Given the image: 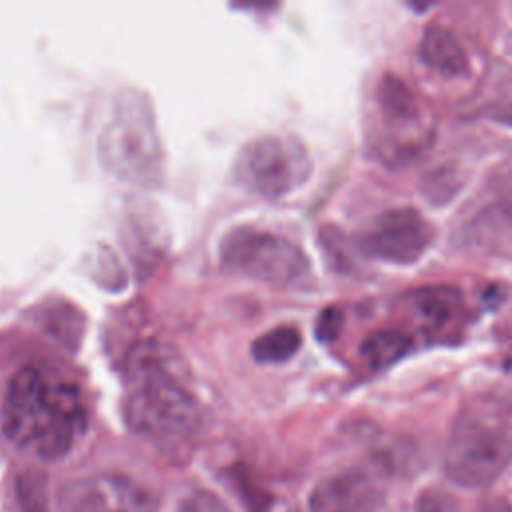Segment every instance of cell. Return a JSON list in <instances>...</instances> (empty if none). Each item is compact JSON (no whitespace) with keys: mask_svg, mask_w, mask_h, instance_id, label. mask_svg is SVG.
Masks as SVG:
<instances>
[{"mask_svg":"<svg viewBox=\"0 0 512 512\" xmlns=\"http://www.w3.org/2000/svg\"><path fill=\"white\" fill-rule=\"evenodd\" d=\"M88 426V410L76 382L46 362L18 368L6 388L4 436L44 460L66 456Z\"/></svg>","mask_w":512,"mask_h":512,"instance_id":"6da1fadb","label":"cell"},{"mask_svg":"<svg viewBox=\"0 0 512 512\" xmlns=\"http://www.w3.org/2000/svg\"><path fill=\"white\" fill-rule=\"evenodd\" d=\"M122 372L124 420L136 434L168 440L198 426L200 406L186 380L188 366L174 346L160 340L136 342Z\"/></svg>","mask_w":512,"mask_h":512,"instance_id":"7a4b0ae2","label":"cell"},{"mask_svg":"<svg viewBox=\"0 0 512 512\" xmlns=\"http://www.w3.org/2000/svg\"><path fill=\"white\" fill-rule=\"evenodd\" d=\"M102 166L122 182L154 186L164 174V150L150 98L126 88L112 100L98 136Z\"/></svg>","mask_w":512,"mask_h":512,"instance_id":"3957f363","label":"cell"},{"mask_svg":"<svg viewBox=\"0 0 512 512\" xmlns=\"http://www.w3.org/2000/svg\"><path fill=\"white\" fill-rule=\"evenodd\" d=\"M512 460V428L494 416L462 414L452 428L444 470L466 488L494 482Z\"/></svg>","mask_w":512,"mask_h":512,"instance_id":"277c9868","label":"cell"},{"mask_svg":"<svg viewBox=\"0 0 512 512\" xmlns=\"http://www.w3.org/2000/svg\"><path fill=\"white\" fill-rule=\"evenodd\" d=\"M312 172L308 150L292 136L264 134L246 142L234 160V180L248 192L280 198L298 190Z\"/></svg>","mask_w":512,"mask_h":512,"instance_id":"5b68a950","label":"cell"},{"mask_svg":"<svg viewBox=\"0 0 512 512\" xmlns=\"http://www.w3.org/2000/svg\"><path fill=\"white\" fill-rule=\"evenodd\" d=\"M218 252L224 268L276 286L298 284L310 272V260L298 244L254 226L226 232Z\"/></svg>","mask_w":512,"mask_h":512,"instance_id":"8992f818","label":"cell"},{"mask_svg":"<svg viewBox=\"0 0 512 512\" xmlns=\"http://www.w3.org/2000/svg\"><path fill=\"white\" fill-rule=\"evenodd\" d=\"M376 98L384 116V128L376 138L378 158L402 164L418 156L430 144L434 128L422 120L416 94L402 78L386 74L378 84Z\"/></svg>","mask_w":512,"mask_h":512,"instance_id":"52a82bcc","label":"cell"},{"mask_svg":"<svg viewBox=\"0 0 512 512\" xmlns=\"http://www.w3.org/2000/svg\"><path fill=\"white\" fill-rule=\"evenodd\" d=\"M62 512H154L150 492L118 474H96L62 488Z\"/></svg>","mask_w":512,"mask_h":512,"instance_id":"ba28073f","label":"cell"},{"mask_svg":"<svg viewBox=\"0 0 512 512\" xmlns=\"http://www.w3.org/2000/svg\"><path fill=\"white\" fill-rule=\"evenodd\" d=\"M432 242V228L414 208H394L376 218L364 234L368 254L394 264L416 262Z\"/></svg>","mask_w":512,"mask_h":512,"instance_id":"9c48e42d","label":"cell"},{"mask_svg":"<svg viewBox=\"0 0 512 512\" xmlns=\"http://www.w3.org/2000/svg\"><path fill=\"white\" fill-rule=\"evenodd\" d=\"M382 488L364 470L352 468L324 478L310 494V512H378Z\"/></svg>","mask_w":512,"mask_h":512,"instance_id":"30bf717a","label":"cell"},{"mask_svg":"<svg viewBox=\"0 0 512 512\" xmlns=\"http://www.w3.org/2000/svg\"><path fill=\"white\" fill-rule=\"evenodd\" d=\"M420 58L426 62L428 68L448 78L466 76L470 72L468 56L458 38L454 36V32L438 24L428 26L422 34Z\"/></svg>","mask_w":512,"mask_h":512,"instance_id":"8fae6325","label":"cell"},{"mask_svg":"<svg viewBox=\"0 0 512 512\" xmlns=\"http://www.w3.org/2000/svg\"><path fill=\"white\" fill-rule=\"evenodd\" d=\"M412 348V338L400 330H376L360 344V356L372 370L396 364Z\"/></svg>","mask_w":512,"mask_h":512,"instance_id":"7c38bea8","label":"cell"},{"mask_svg":"<svg viewBox=\"0 0 512 512\" xmlns=\"http://www.w3.org/2000/svg\"><path fill=\"white\" fill-rule=\"evenodd\" d=\"M300 346H302V336L298 328L290 324H282L254 338V342L250 344V352L254 360L260 364H280L290 360Z\"/></svg>","mask_w":512,"mask_h":512,"instance_id":"4fadbf2b","label":"cell"},{"mask_svg":"<svg viewBox=\"0 0 512 512\" xmlns=\"http://www.w3.org/2000/svg\"><path fill=\"white\" fill-rule=\"evenodd\" d=\"M412 306L428 326L440 328L452 318L458 306V292L446 286L422 288L412 294Z\"/></svg>","mask_w":512,"mask_h":512,"instance_id":"5bb4252c","label":"cell"},{"mask_svg":"<svg viewBox=\"0 0 512 512\" xmlns=\"http://www.w3.org/2000/svg\"><path fill=\"white\" fill-rule=\"evenodd\" d=\"M344 326V314L340 308L336 306H328L318 314L316 326H314V334L320 342H334Z\"/></svg>","mask_w":512,"mask_h":512,"instance_id":"9a60e30c","label":"cell"},{"mask_svg":"<svg viewBox=\"0 0 512 512\" xmlns=\"http://www.w3.org/2000/svg\"><path fill=\"white\" fill-rule=\"evenodd\" d=\"M18 504L22 512H48L42 486L36 478H20L18 482Z\"/></svg>","mask_w":512,"mask_h":512,"instance_id":"2e32d148","label":"cell"},{"mask_svg":"<svg viewBox=\"0 0 512 512\" xmlns=\"http://www.w3.org/2000/svg\"><path fill=\"white\" fill-rule=\"evenodd\" d=\"M180 512H228V508L218 496L206 490H198L186 498Z\"/></svg>","mask_w":512,"mask_h":512,"instance_id":"e0dca14e","label":"cell"},{"mask_svg":"<svg viewBox=\"0 0 512 512\" xmlns=\"http://www.w3.org/2000/svg\"><path fill=\"white\" fill-rule=\"evenodd\" d=\"M416 508L418 512H456L452 496L440 490H426L424 494H420Z\"/></svg>","mask_w":512,"mask_h":512,"instance_id":"ac0fdd59","label":"cell"},{"mask_svg":"<svg viewBox=\"0 0 512 512\" xmlns=\"http://www.w3.org/2000/svg\"><path fill=\"white\" fill-rule=\"evenodd\" d=\"M476 512H512V506L506 500L496 498V500L484 502Z\"/></svg>","mask_w":512,"mask_h":512,"instance_id":"d6986e66","label":"cell"},{"mask_svg":"<svg viewBox=\"0 0 512 512\" xmlns=\"http://www.w3.org/2000/svg\"><path fill=\"white\" fill-rule=\"evenodd\" d=\"M500 118L504 120V122H508V124H512V108H508V110H504V112H500Z\"/></svg>","mask_w":512,"mask_h":512,"instance_id":"ffe728a7","label":"cell"},{"mask_svg":"<svg viewBox=\"0 0 512 512\" xmlns=\"http://www.w3.org/2000/svg\"><path fill=\"white\" fill-rule=\"evenodd\" d=\"M258 512H272L270 508H268V504H264V506H260V510Z\"/></svg>","mask_w":512,"mask_h":512,"instance_id":"44dd1931","label":"cell"}]
</instances>
